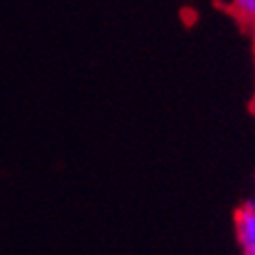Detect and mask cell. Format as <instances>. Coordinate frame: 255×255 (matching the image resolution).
Returning <instances> with one entry per match:
<instances>
[{
	"label": "cell",
	"mask_w": 255,
	"mask_h": 255,
	"mask_svg": "<svg viewBox=\"0 0 255 255\" xmlns=\"http://www.w3.org/2000/svg\"><path fill=\"white\" fill-rule=\"evenodd\" d=\"M237 243L245 255H255V210L245 203L235 214Z\"/></svg>",
	"instance_id": "obj_1"
},
{
	"label": "cell",
	"mask_w": 255,
	"mask_h": 255,
	"mask_svg": "<svg viewBox=\"0 0 255 255\" xmlns=\"http://www.w3.org/2000/svg\"><path fill=\"white\" fill-rule=\"evenodd\" d=\"M231 10L247 25L255 44V0H231Z\"/></svg>",
	"instance_id": "obj_2"
},
{
	"label": "cell",
	"mask_w": 255,
	"mask_h": 255,
	"mask_svg": "<svg viewBox=\"0 0 255 255\" xmlns=\"http://www.w3.org/2000/svg\"><path fill=\"white\" fill-rule=\"evenodd\" d=\"M247 203H249V206H251V208L255 210V193H253V197H251V201H247Z\"/></svg>",
	"instance_id": "obj_3"
},
{
	"label": "cell",
	"mask_w": 255,
	"mask_h": 255,
	"mask_svg": "<svg viewBox=\"0 0 255 255\" xmlns=\"http://www.w3.org/2000/svg\"><path fill=\"white\" fill-rule=\"evenodd\" d=\"M251 112H253V117H255V100H253V104H251Z\"/></svg>",
	"instance_id": "obj_4"
}]
</instances>
